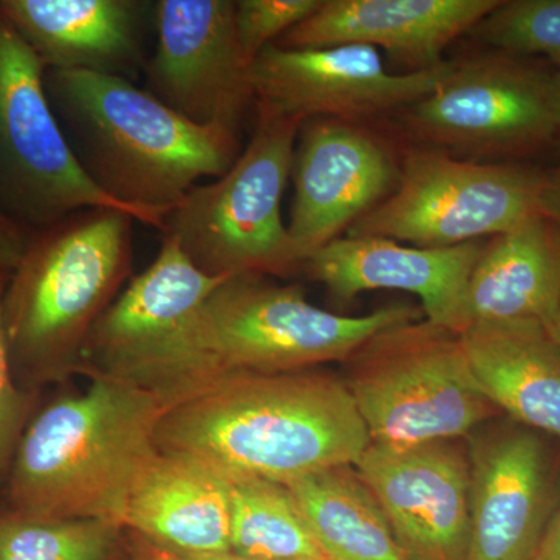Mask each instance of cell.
<instances>
[{
	"instance_id": "obj_1",
	"label": "cell",
	"mask_w": 560,
	"mask_h": 560,
	"mask_svg": "<svg viewBox=\"0 0 560 560\" xmlns=\"http://www.w3.org/2000/svg\"><path fill=\"white\" fill-rule=\"evenodd\" d=\"M156 442L160 451L205 460L231 480L291 485L355 466L371 438L342 377L307 370L228 372L165 412Z\"/></svg>"
},
{
	"instance_id": "obj_2",
	"label": "cell",
	"mask_w": 560,
	"mask_h": 560,
	"mask_svg": "<svg viewBox=\"0 0 560 560\" xmlns=\"http://www.w3.org/2000/svg\"><path fill=\"white\" fill-rule=\"evenodd\" d=\"M44 81L88 178L158 231L200 180L220 178L241 156L238 132L194 124L130 79L49 69Z\"/></svg>"
},
{
	"instance_id": "obj_3",
	"label": "cell",
	"mask_w": 560,
	"mask_h": 560,
	"mask_svg": "<svg viewBox=\"0 0 560 560\" xmlns=\"http://www.w3.org/2000/svg\"><path fill=\"white\" fill-rule=\"evenodd\" d=\"M86 377V389L36 410L0 490L3 510L32 521L124 523L168 410L127 383Z\"/></svg>"
},
{
	"instance_id": "obj_4",
	"label": "cell",
	"mask_w": 560,
	"mask_h": 560,
	"mask_svg": "<svg viewBox=\"0 0 560 560\" xmlns=\"http://www.w3.org/2000/svg\"><path fill=\"white\" fill-rule=\"evenodd\" d=\"M135 221L124 210L86 209L32 232L2 298L22 388L40 394L80 374L92 329L130 278Z\"/></svg>"
},
{
	"instance_id": "obj_5",
	"label": "cell",
	"mask_w": 560,
	"mask_h": 560,
	"mask_svg": "<svg viewBox=\"0 0 560 560\" xmlns=\"http://www.w3.org/2000/svg\"><path fill=\"white\" fill-rule=\"evenodd\" d=\"M198 270L171 238L103 313L80 374H98L156 397L167 410L210 388L223 372L208 348L202 313L223 280Z\"/></svg>"
},
{
	"instance_id": "obj_6",
	"label": "cell",
	"mask_w": 560,
	"mask_h": 560,
	"mask_svg": "<svg viewBox=\"0 0 560 560\" xmlns=\"http://www.w3.org/2000/svg\"><path fill=\"white\" fill-rule=\"evenodd\" d=\"M256 109V128L230 171L195 186L162 224V237L213 278L301 271L282 197L304 120Z\"/></svg>"
},
{
	"instance_id": "obj_7",
	"label": "cell",
	"mask_w": 560,
	"mask_h": 560,
	"mask_svg": "<svg viewBox=\"0 0 560 560\" xmlns=\"http://www.w3.org/2000/svg\"><path fill=\"white\" fill-rule=\"evenodd\" d=\"M345 366L342 381L371 444L464 440L500 415L478 385L460 335L427 318L381 331Z\"/></svg>"
},
{
	"instance_id": "obj_8",
	"label": "cell",
	"mask_w": 560,
	"mask_h": 560,
	"mask_svg": "<svg viewBox=\"0 0 560 560\" xmlns=\"http://www.w3.org/2000/svg\"><path fill=\"white\" fill-rule=\"evenodd\" d=\"M422 316V308L407 304L364 316L335 315L305 300L301 287L241 275L223 280L210 294L202 327L223 374H285L345 363L375 335Z\"/></svg>"
},
{
	"instance_id": "obj_9",
	"label": "cell",
	"mask_w": 560,
	"mask_h": 560,
	"mask_svg": "<svg viewBox=\"0 0 560 560\" xmlns=\"http://www.w3.org/2000/svg\"><path fill=\"white\" fill-rule=\"evenodd\" d=\"M545 172L515 162L460 160L418 147L396 187L348 237H382L416 248H452L495 237L540 212Z\"/></svg>"
},
{
	"instance_id": "obj_10",
	"label": "cell",
	"mask_w": 560,
	"mask_h": 560,
	"mask_svg": "<svg viewBox=\"0 0 560 560\" xmlns=\"http://www.w3.org/2000/svg\"><path fill=\"white\" fill-rule=\"evenodd\" d=\"M555 77L499 50L453 61L436 90L400 110L401 124L425 149L510 162L558 140Z\"/></svg>"
},
{
	"instance_id": "obj_11",
	"label": "cell",
	"mask_w": 560,
	"mask_h": 560,
	"mask_svg": "<svg viewBox=\"0 0 560 560\" xmlns=\"http://www.w3.org/2000/svg\"><path fill=\"white\" fill-rule=\"evenodd\" d=\"M44 80L43 62L0 13V212L31 232L86 209L135 217L80 167Z\"/></svg>"
},
{
	"instance_id": "obj_12",
	"label": "cell",
	"mask_w": 560,
	"mask_h": 560,
	"mask_svg": "<svg viewBox=\"0 0 560 560\" xmlns=\"http://www.w3.org/2000/svg\"><path fill=\"white\" fill-rule=\"evenodd\" d=\"M154 36L143 90L194 124L241 135L256 95L234 0H158Z\"/></svg>"
},
{
	"instance_id": "obj_13",
	"label": "cell",
	"mask_w": 560,
	"mask_h": 560,
	"mask_svg": "<svg viewBox=\"0 0 560 560\" xmlns=\"http://www.w3.org/2000/svg\"><path fill=\"white\" fill-rule=\"evenodd\" d=\"M453 61L393 73L381 50L360 44L285 49L265 47L250 65L256 108L308 120L355 121L397 113L422 101L448 75Z\"/></svg>"
},
{
	"instance_id": "obj_14",
	"label": "cell",
	"mask_w": 560,
	"mask_h": 560,
	"mask_svg": "<svg viewBox=\"0 0 560 560\" xmlns=\"http://www.w3.org/2000/svg\"><path fill=\"white\" fill-rule=\"evenodd\" d=\"M399 172L388 145L355 121L305 120L291 167L294 195L287 224L302 265L381 205Z\"/></svg>"
},
{
	"instance_id": "obj_15",
	"label": "cell",
	"mask_w": 560,
	"mask_h": 560,
	"mask_svg": "<svg viewBox=\"0 0 560 560\" xmlns=\"http://www.w3.org/2000/svg\"><path fill=\"white\" fill-rule=\"evenodd\" d=\"M460 441L371 444L353 466L410 560L469 559L470 464Z\"/></svg>"
},
{
	"instance_id": "obj_16",
	"label": "cell",
	"mask_w": 560,
	"mask_h": 560,
	"mask_svg": "<svg viewBox=\"0 0 560 560\" xmlns=\"http://www.w3.org/2000/svg\"><path fill=\"white\" fill-rule=\"evenodd\" d=\"M467 560H534L552 506L550 453L522 423L478 427L469 436Z\"/></svg>"
},
{
	"instance_id": "obj_17",
	"label": "cell",
	"mask_w": 560,
	"mask_h": 560,
	"mask_svg": "<svg viewBox=\"0 0 560 560\" xmlns=\"http://www.w3.org/2000/svg\"><path fill=\"white\" fill-rule=\"evenodd\" d=\"M501 0H323L287 32L285 49L360 44L386 50L411 72L441 65L453 40L474 31Z\"/></svg>"
},
{
	"instance_id": "obj_18",
	"label": "cell",
	"mask_w": 560,
	"mask_h": 560,
	"mask_svg": "<svg viewBox=\"0 0 560 560\" xmlns=\"http://www.w3.org/2000/svg\"><path fill=\"white\" fill-rule=\"evenodd\" d=\"M482 245L485 241L416 248L389 238L346 235L313 253L301 271L338 300L349 301L371 290L415 294L427 319L452 330Z\"/></svg>"
},
{
	"instance_id": "obj_19",
	"label": "cell",
	"mask_w": 560,
	"mask_h": 560,
	"mask_svg": "<svg viewBox=\"0 0 560 560\" xmlns=\"http://www.w3.org/2000/svg\"><path fill=\"white\" fill-rule=\"evenodd\" d=\"M0 13L46 70L128 79L145 66L154 2L145 0H0Z\"/></svg>"
},
{
	"instance_id": "obj_20",
	"label": "cell",
	"mask_w": 560,
	"mask_h": 560,
	"mask_svg": "<svg viewBox=\"0 0 560 560\" xmlns=\"http://www.w3.org/2000/svg\"><path fill=\"white\" fill-rule=\"evenodd\" d=\"M232 481L205 460L156 453L132 489L124 529L172 555L231 551Z\"/></svg>"
},
{
	"instance_id": "obj_21",
	"label": "cell",
	"mask_w": 560,
	"mask_h": 560,
	"mask_svg": "<svg viewBox=\"0 0 560 560\" xmlns=\"http://www.w3.org/2000/svg\"><path fill=\"white\" fill-rule=\"evenodd\" d=\"M560 302V235L541 213L485 242L452 330L533 320L547 326Z\"/></svg>"
},
{
	"instance_id": "obj_22",
	"label": "cell",
	"mask_w": 560,
	"mask_h": 560,
	"mask_svg": "<svg viewBox=\"0 0 560 560\" xmlns=\"http://www.w3.org/2000/svg\"><path fill=\"white\" fill-rule=\"evenodd\" d=\"M460 338L478 385L499 411L560 440V342L547 326L480 324Z\"/></svg>"
},
{
	"instance_id": "obj_23",
	"label": "cell",
	"mask_w": 560,
	"mask_h": 560,
	"mask_svg": "<svg viewBox=\"0 0 560 560\" xmlns=\"http://www.w3.org/2000/svg\"><path fill=\"white\" fill-rule=\"evenodd\" d=\"M287 486L330 560H410L355 467H334Z\"/></svg>"
},
{
	"instance_id": "obj_24",
	"label": "cell",
	"mask_w": 560,
	"mask_h": 560,
	"mask_svg": "<svg viewBox=\"0 0 560 560\" xmlns=\"http://www.w3.org/2000/svg\"><path fill=\"white\" fill-rule=\"evenodd\" d=\"M232 481L231 551L267 560H330L293 490L260 478Z\"/></svg>"
},
{
	"instance_id": "obj_25",
	"label": "cell",
	"mask_w": 560,
	"mask_h": 560,
	"mask_svg": "<svg viewBox=\"0 0 560 560\" xmlns=\"http://www.w3.org/2000/svg\"><path fill=\"white\" fill-rule=\"evenodd\" d=\"M124 528L103 521H32L0 508V560H110Z\"/></svg>"
},
{
	"instance_id": "obj_26",
	"label": "cell",
	"mask_w": 560,
	"mask_h": 560,
	"mask_svg": "<svg viewBox=\"0 0 560 560\" xmlns=\"http://www.w3.org/2000/svg\"><path fill=\"white\" fill-rule=\"evenodd\" d=\"M471 32L495 50L544 57L560 70V0H501Z\"/></svg>"
},
{
	"instance_id": "obj_27",
	"label": "cell",
	"mask_w": 560,
	"mask_h": 560,
	"mask_svg": "<svg viewBox=\"0 0 560 560\" xmlns=\"http://www.w3.org/2000/svg\"><path fill=\"white\" fill-rule=\"evenodd\" d=\"M323 0H237L235 31L245 60L253 65L265 47L311 18Z\"/></svg>"
},
{
	"instance_id": "obj_28",
	"label": "cell",
	"mask_w": 560,
	"mask_h": 560,
	"mask_svg": "<svg viewBox=\"0 0 560 560\" xmlns=\"http://www.w3.org/2000/svg\"><path fill=\"white\" fill-rule=\"evenodd\" d=\"M9 276L0 271V490L5 485L22 434L39 407V394L22 388L11 370L2 324V298Z\"/></svg>"
},
{
	"instance_id": "obj_29",
	"label": "cell",
	"mask_w": 560,
	"mask_h": 560,
	"mask_svg": "<svg viewBox=\"0 0 560 560\" xmlns=\"http://www.w3.org/2000/svg\"><path fill=\"white\" fill-rule=\"evenodd\" d=\"M32 232L0 212V271L11 275L31 241Z\"/></svg>"
},
{
	"instance_id": "obj_30",
	"label": "cell",
	"mask_w": 560,
	"mask_h": 560,
	"mask_svg": "<svg viewBox=\"0 0 560 560\" xmlns=\"http://www.w3.org/2000/svg\"><path fill=\"white\" fill-rule=\"evenodd\" d=\"M540 213L560 235V164L545 172L540 191Z\"/></svg>"
},
{
	"instance_id": "obj_31",
	"label": "cell",
	"mask_w": 560,
	"mask_h": 560,
	"mask_svg": "<svg viewBox=\"0 0 560 560\" xmlns=\"http://www.w3.org/2000/svg\"><path fill=\"white\" fill-rule=\"evenodd\" d=\"M534 560H560V503L552 512Z\"/></svg>"
},
{
	"instance_id": "obj_32",
	"label": "cell",
	"mask_w": 560,
	"mask_h": 560,
	"mask_svg": "<svg viewBox=\"0 0 560 560\" xmlns=\"http://www.w3.org/2000/svg\"><path fill=\"white\" fill-rule=\"evenodd\" d=\"M142 540V539H140ZM130 560H178L171 552L160 550L153 547L149 541L142 540V544L131 552Z\"/></svg>"
},
{
	"instance_id": "obj_33",
	"label": "cell",
	"mask_w": 560,
	"mask_h": 560,
	"mask_svg": "<svg viewBox=\"0 0 560 560\" xmlns=\"http://www.w3.org/2000/svg\"><path fill=\"white\" fill-rule=\"evenodd\" d=\"M172 555V552H171ZM178 560H267L245 558V556L235 555V552H208V555H172Z\"/></svg>"
},
{
	"instance_id": "obj_34",
	"label": "cell",
	"mask_w": 560,
	"mask_h": 560,
	"mask_svg": "<svg viewBox=\"0 0 560 560\" xmlns=\"http://www.w3.org/2000/svg\"><path fill=\"white\" fill-rule=\"evenodd\" d=\"M555 101H556V121H558V140L560 143V70L555 77Z\"/></svg>"
},
{
	"instance_id": "obj_35",
	"label": "cell",
	"mask_w": 560,
	"mask_h": 560,
	"mask_svg": "<svg viewBox=\"0 0 560 560\" xmlns=\"http://www.w3.org/2000/svg\"><path fill=\"white\" fill-rule=\"evenodd\" d=\"M547 329L550 330L552 337L560 342V302L558 311L552 315L550 323L547 324Z\"/></svg>"
}]
</instances>
